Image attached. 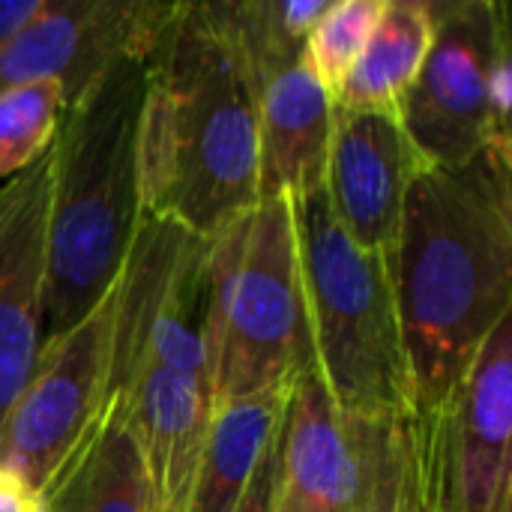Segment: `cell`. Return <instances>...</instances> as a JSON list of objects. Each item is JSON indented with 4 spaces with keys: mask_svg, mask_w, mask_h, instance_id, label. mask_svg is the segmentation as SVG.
Here are the masks:
<instances>
[{
    "mask_svg": "<svg viewBox=\"0 0 512 512\" xmlns=\"http://www.w3.org/2000/svg\"><path fill=\"white\" fill-rule=\"evenodd\" d=\"M510 168V141H495L462 165H420L408 186L390 279L423 414L512 315Z\"/></svg>",
    "mask_w": 512,
    "mask_h": 512,
    "instance_id": "obj_1",
    "label": "cell"
},
{
    "mask_svg": "<svg viewBox=\"0 0 512 512\" xmlns=\"http://www.w3.org/2000/svg\"><path fill=\"white\" fill-rule=\"evenodd\" d=\"M138 195L207 240L258 201V93L231 3H180L147 57Z\"/></svg>",
    "mask_w": 512,
    "mask_h": 512,
    "instance_id": "obj_2",
    "label": "cell"
},
{
    "mask_svg": "<svg viewBox=\"0 0 512 512\" xmlns=\"http://www.w3.org/2000/svg\"><path fill=\"white\" fill-rule=\"evenodd\" d=\"M147 60L108 66L66 105L51 144L42 345L81 324L114 288L141 222L138 120Z\"/></svg>",
    "mask_w": 512,
    "mask_h": 512,
    "instance_id": "obj_3",
    "label": "cell"
},
{
    "mask_svg": "<svg viewBox=\"0 0 512 512\" xmlns=\"http://www.w3.org/2000/svg\"><path fill=\"white\" fill-rule=\"evenodd\" d=\"M291 204L315 369L330 399L354 414L420 411L390 264L348 237L324 183Z\"/></svg>",
    "mask_w": 512,
    "mask_h": 512,
    "instance_id": "obj_4",
    "label": "cell"
},
{
    "mask_svg": "<svg viewBox=\"0 0 512 512\" xmlns=\"http://www.w3.org/2000/svg\"><path fill=\"white\" fill-rule=\"evenodd\" d=\"M213 402L285 390L315 366L291 198H258L210 237Z\"/></svg>",
    "mask_w": 512,
    "mask_h": 512,
    "instance_id": "obj_5",
    "label": "cell"
},
{
    "mask_svg": "<svg viewBox=\"0 0 512 512\" xmlns=\"http://www.w3.org/2000/svg\"><path fill=\"white\" fill-rule=\"evenodd\" d=\"M279 498L294 512H435L429 414L342 411L303 369L279 432Z\"/></svg>",
    "mask_w": 512,
    "mask_h": 512,
    "instance_id": "obj_6",
    "label": "cell"
},
{
    "mask_svg": "<svg viewBox=\"0 0 512 512\" xmlns=\"http://www.w3.org/2000/svg\"><path fill=\"white\" fill-rule=\"evenodd\" d=\"M207 255V237L141 216L111 291L108 399L123 396L135 375L153 366L213 390Z\"/></svg>",
    "mask_w": 512,
    "mask_h": 512,
    "instance_id": "obj_7",
    "label": "cell"
},
{
    "mask_svg": "<svg viewBox=\"0 0 512 512\" xmlns=\"http://www.w3.org/2000/svg\"><path fill=\"white\" fill-rule=\"evenodd\" d=\"M435 36L408 90L399 123L423 165H462L510 126L492 111V72L510 54L507 6L495 0H432Z\"/></svg>",
    "mask_w": 512,
    "mask_h": 512,
    "instance_id": "obj_8",
    "label": "cell"
},
{
    "mask_svg": "<svg viewBox=\"0 0 512 512\" xmlns=\"http://www.w3.org/2000/svg\"><path fill=\"white\" fill-rule=\"evenodd\" d=\"M108 381L111 294L81 324L39 348L27 384L0 423V468L42 498L99 426L108 408Z\"/></svg>",
    "mask_w": 512,
    "mask_h": 512,
    "instance_id": "obj_9",
    "label": "cell"
},
{
    "mask_svg": "<svg viewBox=\"0 0 512 512\" xmlns=\"http://www.w3.org/2000/svg\"><path fill=\"white\" fill-rule=\"evenodd\" d=\"M429 423L435 512H510L512 315L492 330Z\"/></svg>",
    "mask_w": 512,
    "mask_h": 512,
    "instance_id": "obj_10",
    "label": "cell"
},
{
    "mask_svg": "<svg viewBox=\"0 0 512 512\" xmlns=\"http://www.w3.org/2000/svg\"><path fill=\"white\" fill-rule=\"evenodd\" d=\"M258 93V198H297L324 183L333 96L312 75L303 45L282 39L258 0L231 3Z\"/></svg>",
    "mask_w": 512,
    "mask_h": 512,
    "instance_id": "obj_11",
    "label": "cell"
},
{
    "mask_svg": "<svg viewBox=\"0 0 512 512\" xmlns=\"http://www.w3.org/2000/svg\"><path fill=\"white\" fill-rule=\"evenodd\" d=\"M180 3L66 0L45 3L42 15L0 48V93L57 81L66 105L108 66L150 57Z\"/></svg>",
    "mask_w": 512,
    "mask_h": 512,
    "instance_id": "obj_12",
    "label": "cell"
},
{
    "mask_svg": "<svg viewBox=\"0 0 512 512\" xmlns=\"http://www.w3.org/2000/svg\"><path fill=\"white\" fill-rule=\"evenodd\" d=\"M420 165L399 117L333 108L324 171L327 201L348 237L387 264L396 249L408 186Z\"/></svg>",
    "mask_w": 512,
    "mask_h": 512,
    "instance_id": "obj_13",
    "label": "cell"
},
{
    "mask_svg": "<svg viewBox=\"0 0 512 512\" xmlns=\"http://www.w3.org/2000/svg\"><path fill=\"white\" fill-rule=\"evenodd\" d=\"M51 150L12 180L0 216V423L42 348Z\"/></svg>",
    "mask_w": 512,
    "mask_h": 512,
    "instance_id": "obj_14",
    "label": "cell"
},
{
    "mask_svg": "<svg viewBox=\"0 0 512 512\" xmlns=\"http://www.w3.org/2000/svg\"><path fill=\"white\" fill-rule=\"evenodd\" d=\"M117 399L129 408L159 512H186L216 405L213 390L189 375L153 366L138 372Z\"/></svg>",
    "mask_w": 512,
    "mask_h": 512,
    "instance_id": "obj_15",
    "label": "cell"
},
{
    "mask_svg": "<svg viewBox=\"0 0 512 512\" xmlns=\"http://www.w3.org/2000/svg\"><path fill=\"white\" fill-rule=\"evenodd\" d=\"M45 512H159L123 399L111 396L99 426L42 495Z\"/></svg>",
    "mask_w": 512,
    "mask_h": 512,
    "instance_id": "obj_16",
    "label": "cell"
},
{
    "mask_svg": "<svg viewBox=\"0 0 512 512\" xmlns=\"http://www.w3.org/2000/svg\"><path fill=\"white\" fill-rule=\"evenodd\" d=\"M288 393L291 387L264 390L213 405L207 444L186 512L240 510L264 453L282 432Z\"/></svg>",
    "mask_w": 512,
    "mask_h": 512,
    "instance_id": "obj_17",
    "label": "cell"
},
{
    "mask_svg": "<svg viewBox=\"0 0 512 512\" xmlns=\"http://www.w3.org/2000/svg\"><path fill=\"white\" fill-rule=\"evenodd\" d=\"M432 36L435 24L426 0H384L378 27L336 90L333 108L399 117V108L429 57Z\"/></svg>",
    "mask_w": 512,
    "mask_h": 512,
    "instance_id": "obj_18",
    "label": "cell"
},
{
    "mask_svg": "<svg viewBox=\"0 0 512 512\" xmlns=\"http://www.w3.org/2000/svg\"><path fill=\"white\" fill-rule=\"evenodd\" d=\"M66 111L57 81H39L0 93V186L33 168L54 144Z\"/></svg>",
    "mask_w": 512,
    "mask_h": 512,
    "instance_id": "obj_19",
    "label": "cell"
},
{
    "mask_svg": "<svg viewBox=\"0 0 512 512\" xmlns=\"http://www.w3.org/2000/svg\"><path fill=\"white\" fill-rule=\"evenodd\" d=\"M381 12L384 0H333L324 18L309 30L303 57L330 96H336V90L354 69L357 57L378 27Z\"/></svg>",
    "mask_w": 512,
    "mask_h": 512,
    "instance_id": "obj_20",
    "label": "cell"
},
{
    "mask_svg": "<svg viewBox=\"0 0 512 512\" xmlns=\"http://www.w3.org/2000/svg\"><path fill=\"white\" fill-rule=\"evenodd\" d=\"M276 495H279V438L264 453L258 471L249 483V492H246L237 512H273Z\"/></svg>",
    "mask_w": 512,
    "mask_h": 512,
    "instance_id": "obj_21",
    "label": "cell"
},
{
    "mask_svg": "<svg viewBox=\"0 0 512 512\" xmlns=\"http://www.w3.org/2000/svg\"><path fill=\"white\" fill-rule=\"evenodd\" d=\"M48 0H0V48L33 24Z\"/></svg>",
    "mask_w": 512,
    "mask_h": 512,
    "instance_id": "obj_22",
    "label": "cell"
},
{
    "mask_svg": "<svg viewBox=\"0 0 512 512\" xmlns=\"http://www.w3.org/2000/svg\"><path fill=\"white\" fill-rule=\"evenodd\" d=\"M0 512H45V504L21 477L0 468Z\"/></svg>",
    "mask_w": 512,
    "mask_h": 512,
    "instance_id": "obj_23",
    "label": "cell"
},
{
    "mask_svg": "<svg viewBox=\"0 0 512 512\" xmlns=\"http://www.w3.org/2000/svg\"><path fill=\"white\" fill-rule=\"evenodd\" d=\"M9 192H12V180L0 186V216H3V210H6V201H9Z\"/></svg>",
    "mask_w": 512,
    "mask_h": 512,
    "instance_id": "obj_24",
    "label": "cell"
},
{
    "mask_svg": "<svg viewBox=\"0 0 512 512\" xmlns=\"http://www.w3.org/2000/svg\"><path fill=\"white\" fill-rule=\"evenodd\" d=\"M273 512H294V510H291V507H288V504H285V501L276 495V507H273Z\"/></svg>",
    "mask_w": 512,
    "mask_h": 512,
    "instance_id": "obj_25",
    "label": "cell"
}]
</instances>
